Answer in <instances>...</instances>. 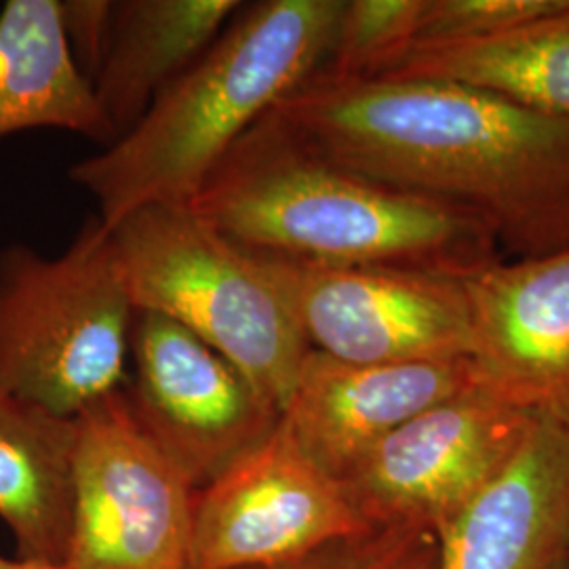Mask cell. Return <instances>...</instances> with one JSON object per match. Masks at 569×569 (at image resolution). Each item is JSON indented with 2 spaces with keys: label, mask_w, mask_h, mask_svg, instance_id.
I'll list each match as a JSON object with an SVG mask.
<instances>
[{
  "label": "cell",
  "mask_w": 569,
  "mask_h": 569,
  "mask_svg": "<svg viewBox=\"0 0 569 569\" xmlns=\"http://www.w3.org/2000/svg\"><path fill=\"white\" fill-rule=\"evenodd\" d=\"M533 418L479 385L392 430L340 483L371 529L437 531L505 468Z\"/></svg>",
  "instance_id": "9"
},
{
  "label": "cell",
  "mask_w": 569,
  "mask_h": 569,
  "mask_svg": "<svg viewBox=\"0 0 569 569\" xmlns=\"http://www.w3.org/2000/svg\"><path fill=\"white\" fill-rule=\"evenodd\" d=\"M190 204L232 243L298 264L409 266L462 277L493 260L496 230L486 220L329 163L272 110Z\"/></svg>",
  "instance_id": "2"
},
{
  "label": "cell",
  "mask_w": 569,
  "mask_h": 569,
  "mask_svg": "<svg viewBox=\"0 0 569 569\" xmlns=\"http://www.w3.org/2000/svg\"><path fill=\"white\" fill-rule=\"evenodd\" d=\"M77 420L0 390V521L18 559L66 568L74 515Z\"/></svg>",
  "instance_id": "15"
},
{
  "label": "cell",
  "mask_w": 569,
  "mask_h": 569,
  "mask_svg": "<svg viewBox=\"0 0 569 569\" xmlns=\"http://www.w3.org/2000/svg\"><path fill=\"white\" fill-rule=\"evenodd\" d=\"M30 129L110 143L91 84L68 49L58 0H9L0 11V138Z\"/></svg>",
  "instance_id": "16"
},
{
  "label": "cell",
  "mask_w": 569,
  "mask_h": 569,
  "mask_svg": "<svg viewBox=\"0 0 569 569\" xmlns=\"http://www.w3.org/2000/svg\"><path fill=\"white\" fill-rule=\"evenodd\" d=\"M136 312L100 220L56 258L7 247L0 253V390L74 420L124 385Z\"/></svg>",
  "instance_id": "5"
},
{
  "label": "cell",
  "mask_w": 569,
  "mask_h": 569,
  "mask_svg": "<svg viewBox=\"0 0 569 569\" xmlns=\"http://www.w3.org/2000/svg\"><path fill=\"white\" fill-rule=\"evenodd\" d=\"M380 77L460 82L569 121V7L486 41L413 44Z\"/></svg>",
  "instance_id": "17"
},
{
  "label": "cell",
  "mask_w": 569,
  "mask_h": 569,
  "mask_svg": "<svg viewBox=\"0 0 569 569\" xmlns=\"http://www.w3.org/2000/svg\"><path fill=\"white\" fill-rule=\"evenodd\" d=\"M371 531L338 479L281 422L270 439L194 491L190 569H249Z\"/></svg>",
  "instance_id": "10"
},
{
  "label": "cell",
  "mask_w": 569,
  "mask_h": 569,
  "mask_svg": "<svg viewBox=\"0 0 569 569\" xmlns=\"http://www.w3.org/2000/svg\"><path fill=\"white\" fill-rule=\"evenodd\" d=\"M61 28L82 77L91 84L100 70L117 21L114 0H58Z\"/></svg>",
  "instance_id": "21"
},
{
  "label": "cell",
  "mask_w": 569,
  "mask_h": 569,
  "mask_svg": "<svg viewBox=\"0 0 569 569\" xmlns=\"http://www.w3.org/2000/svg\"><path fill=\"white\" fill-rule=\"evenodd\" d=\"M108 230L136 308L220 350L283 411L312 346L270 260L190 203L142 207Z\"/></svg>",
  "instance_id": "4"
},
{
  "label": "cell",
  "mask_w": 569,
  "mask_h": 569,
  "mask_svg": "<svg viewBox=\"0 0 569 569\" xmlns=\"http://www.w3.org/2000/svg\"><path fill=\"white\" fill-rule=\"evenodd\" d=\"M345 0L241 7L199 60L117 142L70 178L106 228L150 204L190 203L232 146L326 63Z\"/></svg>",
  "instance_id": "3"
},
{
  "label": "cell",
  "mask_w": 569,
  "mask_h": 569,
  "mask_svg": "<svg viewBox=\"0 0 569 569\" xmlns=\"http://www.w3.org/2000/svg\"><path fill=\"white\" fill-rule=\"evenodd\" d=\"M568 568H569V561H568Z\"/></svg>",
  "instance_id": "24"
},
{
  "label": "cell",
  "mask_w": 569,
  "mask_h": 569,
  "mask_svg": "<svg viewBox=\"0 0 569 569\" xmlns=\"http://www.w3.org/2000/svg\"><path fill=\"white\" fill-rule=\"evenodd\" d=\"M437 540L439 569L568 566L569 425L536 416L509 462Z\"/></svg>",
  "instance_id": "13"
},
{
  "label": "cell",
  "mask_w": 569,
  "mask_h": 569,
  "mask_svg": "<svg viewBox=\"0 0 569 569\" xmlns=\"http://www.w3.org/2000/svg\"><path fill=\"white\" fill-rule=\"evenodd\" d=\"M569 7V0H427L413 44L486 41Z\"/></svg>",
  "instance_id": "20"
},
{
  "label": "cell",
  "mask_w": 569,
  "mask_h": 569,
  "mask_svg": "<svg viewBox=\"0 0 569 569\" xmlns=\"http://www.w3.org/2000/svg\"><path fill=\"white\" fill-rule=\"evenodd\" d=\"M272 114L329 163L453 204L536 253L569 228V121L460 82L310 77Z\"/></svg>",
  "instance_id": "1"
},
{
  "label": "cell",
  "mask_w": 569,
  "mask_h": 569,
  "mask_svg": "<svg viewBox=\"0 0 569 569\" xmlns=\"http://www.w3.org/2000/svg\"><path fill=\"white\" fill-rule=\"evenodd\" d=\"M77 420L66 569H190L194 491L131 416L122 390Z\"/></svg>",
  "instance_id": "7"
},
{
  "label": "cell",
  "mask_w": 569,
  "mask_h": 569,
  "mask_svg": "<svg viewBox=\"0 0 569 569\" xmlns=\"http://www.w3.org/2000/svg\"><path fill=\"white\" fill-rule=\"evenodd\" d=\"M569 243V228H568V237H566V244Z\"/></svg>",
  "instance_id": "23"
},
{
  "label": "cell",
  "mask_w": 569,
  "mask_h": 569,
  "mask_svg": "<svg viewBox=\"0 0 569 569\" xmlns=\"http://www.w3.org/2000/svg\"><path fill=\"white\" fill-rule=\"evenodd\" d=\"M268 260L296 305L308 342L323 355L367 366L470 359V308L458 274Z\"/></svg>",
  "instance_id": "8"
},
{
  "label": "cell",
  "mask_w": 569,
  "mask_h": 569,
  "mask_svg": "<svg viewBox=\"0 0 569 569\" xmlns=\"http://www.w3.org/2000/svg\"><path fill=\"white\" fill-rule=\"evenodd\" d=\"M427 0H345L317 74L350 81L388 72L418 41Z\"/></svg>",
  "instance_id": "18"
},
{
  "label": "cell",
  "mask_w": 569,
  "mask_h": 569,
  "mask_svg": "<svg viewBox=\"0 0 569 569\" xmlns=\"http://www.w3.org/2000/svg\"><path fill=\"white\" fill-rule=\"evenodd\" d=\"M122 395L143 435L194 489L281 427L283 411L241 367L163 315L138 310Z\"/></svg>",
  "instance_id": "6"
},
{
  "label": "cell",
  "mask_w": 569,
  "mask_h": 569,
  "mask_svg": "<svg viewBox=\"0 0 569 569\" xmlns=\"http://www.w3.org/2000/svg\"><path fill=\"white\" fill-rule=\"evenodd\" d=\"M239 0H122L91 91L117 142L216 41ZM108 143V146H110Z\"/></svg>",
  "instance_id": "14"
},
{
  "label": "cell",
  "mask_w": 569,
  "mask_h": 569,
  "mask_svg": "<svg viewBox=\"0 0 569 569\" xmlns=\"http://www.w3.org/2000/svg\"><path fill=\"white\" fill-rule=\"evenodd\" d=\"M0 569H66V568H53V566H42V563H32V561H23V559H4V557H0Z\"/></svg>",
  "instance_id": "22"
},
{
  "label": "cell",
  "mask_w": 569,
  "mask_h": 569,
  "mask_svg": "<svg viewBox=\"0 0 569 569\" xmlns=\"http://www.w3.org/2000/svg\"><path fill=\"white\" fill-rule=\"evenodd\" d=\"M249 569H439V540L425 526L371 529L293 561Z\"/></svg>",
  "instance_id": "19"
},
{
  "label": "cell",
  "mask_w": 569,
  "mask_h": 569,
  "mask_svg": "<svg viewBox=\"0 0 569 569\" xmlns=\"http://www.w3.org/2000/svg\"><path fill=\"white\" fill-rule=\"evenodd\" d=\"M479 387L470 359L367 366L310 350L283 409L298 448L342 481L392 430Z\"/></svg>",
  "instance_id": "12"
},
{
  "label": "cell",
  "mask_w": 569,
  "mask_h": 569,
  "mask_svg": "<svg viewBox=\"0 0 569 569\" xmlns=\"http://www.w3.org/2000/svg\"><path fill=\"white\" fill-rule=\"evenodd\" d=\"M479 385L510 406L569 425V243L462 274Z\"/></svg>",
  "instance_id": "11"
}]
</instances>
